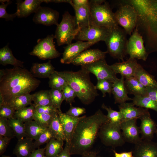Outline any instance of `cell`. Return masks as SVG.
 I'll return each instance as SVG.
<instances>
[{
  "instance_id": "1",
  "label": "cell",
  "mask_w": 157,
  "mask_h": 157,
  "mask_svg": "<svg viewBox=\"0 0 157 157\" xmlns=\"http://www.w3.org/2000/svg\"><path fill=\"white\" fill-rule=\"evenodd\" d=\"M41 81L30 71L19 67L0 70V106L14 97L30 93Z\"/></svg>"
},
{
  "instance_id": "2",
  "label": "cell",
  "mask_w": 157,
  "mask_h": 157,
  "mask_svg": "<svg viewBox=\"0 0 157 157\" xmlns=\"http://www.w3.org/2000/svg\"><path fill=\"white\" fill-rule=\"evenodd\" d=\"M109 121L100 109L93 115L83 117L78 122L70 143L71 155H81L90 151L101 126Z\"/></svg>"
},
{
  "instance_id": "3",
  "label": "cell",
  "mask_w": 157,
  "mask_h": 157,
  "mask_svg": "<svg viewBox=\"0 0 157 157\" xmlns=\"http://www.w3.org/2000/svg\"><path fill=\"white\" fill-rule=\"evenodd\" d=\"M65 78L67 84L75 91L77 97L83 104L88 105L99 95L95 86L92 82L89 72L81 68L80 70L58 72Z\"/></svg>"
},
{
  "instance_id": "4",
  "label": "cell",
  "mask_w": 157,
  "mask_h": 157,
  "mask_svg": "<svg viewBox=\"0 0 157 157\" xmlns=\"http://www.w3.org/2000/svg\"><path fill=\"white\" fill-rule=\"evenodd\" d=\"M91 25L111 28L118 25L109 4L105 0L89 1Z\"/></svg>"
},
{
  "instance_id": "5",
  "label": "cell",
  "mask_w": 157,
  "mask_h": 157,
  "mask_svg": "<svg viewBox=\"0 0 157 157\" xmlns=\"http://www.w3.org/2000/svg\"><path fill=\"white\" fill-rule=\"evenodd\" d=\"M125 30L119 25L110 28L104 41L107 47V53L113 58L124 61L127 55L128 40Z\"/></svg>"
},
{
  "instance_id": "6",
  "label": "cell",
  "mask_w": 157,
  "mask_h": 157,
  "mask_svg": "<svg viewBox=\"0 0 157 157\" xmlns=\"http://www.w3.org/2000/svg\"><path fill=\"white\" fill-rule=\"evenodd\" d=\"M80 29L78 27L75 16L65 11L62 16V20L57 26L54 35L58 46L68 45L75 39Z\"/></svg>"
},
{
  "instance_id": "7",
  "label": "cell",
  "mask_w": 157,
  "mask_h": 157,
  "mask_svg": "<svg viewBox=\"0 0 157 157\" xmlns=\"http://www.w3.org/2000/svg\"><path fill=\"white\" fill-rule=\"evenodd\" d=\"M120 124L108 121L101 126L98 136L104 145L115 148L125 144Z\"/></svg>"
},
{
  "instance_id": "8",
  "label": "cell",
  "mask_w": 157,
  "mask_h": 157,
  "mask_svg": "<svg viewBox=\"0 0 157 157\" xmlns=\"http://www.w3.org/2000/svg\"><path fill=\"white\" fill-rule=\"evenodd\" d=\"M114 15L118 24L131 35L138 23V15L136 9L132 6L124 3L119 6Z\"/></svg>"
},
{
  "instance_id": "9",
  "label": "cell",
  "mask_w": 157,
  "mask_h": 157,
  "mask_svg": "<svg viewBox=\"0 0 157 157\" xmlns=\"http://www.w3.org/2000/svg\"><path fill=\"white\" fill-rule=\"evenodd\" d=\"M53 34L48 35L43 39L38 40L37 44L29 54L38 57L42 60L51 59L60 56L61 54L57 50L54 42Z\"/></svg>"
},
{
  "instance_id": "10",
  "label": "cell",
  "mask_w": 157,
  "mask_h": 157,
  "mask_svg": "<svg viewBox=\"0 0 157 157\" xmlns=\"http://www.w3.org/2000/svg\"><path fill=\"white\" fill-rule=\"evenodd\" d=\"M126 53L130 58L146 61L148 53L144 45L142 36L140 33L137 26L128 40Z\"/></svg>"
},
{
  "instance_id": "11",
  "label": "cell",
  "mask_w": 157,
  "mask_h": 157,
  "mask_svg": "<svg viewBox=\"0 0 157 157\" xmlns=\"http://www.w3.org/2000/svg\"><path fill=\"white\" fill-rule=\"evenodd\" d=\"M81 68L95 75L97 81L105 79L114 83L118 79L117 74L111 69L110 65L107 64L105 59L82 66Z\"/></svg>"
},
{
  "instance_id": "12",
  "label": "cell",
  "mask_w": 157,
  "mask_h": 157,
  "mask_svg": "<svg viewBox=\"0 0 157 157\" xmlns=\"http://www.w3.org/2000/svg\"><path fill=\"white\" fill-rule=\"evenodd\" d=\"M110 28L91 25L81 28L75 39L78 41L96 43L100 41H105Z\"/></svg>"
},
{
  "instance_id": "13",
  "label": "cell",
  "mask_w": 157,
  "mask_h": 157,
  "mask_svg": "<svg viewBox=\"0 0 157 157\" xmlns=\"http://www.w3.org/2000/svg\"><path fill=\"white\" fill-rule=\"evenodd\" d=\"M59 16V13L57 10L41 6L35 13L33 20L37 24L46 26H57Z\"/></svg>"
},
{
  "instance_id": "14",
  "label": "cell",
  "mask_w": 157,
  "mask_h": 157,
  "mask_svg": "<svg viewBox=\"0 0 157 157\" xmlns=\"http://www.w3.org/2000/svg\"><path fill=\"white\" fill-rule=\"evenodd\" d=\"M96 43L78 41L71 43L64 47V51L60 62L63 64H70L72 60L78 55Z\"/></svg>"
},
{
  "instance_id": "15",
  "label": "cell",
  "mask_w": 157,
  "mask_h": 157,
  "mask_svg": "<svg viewBox=\"0 0 157 157\" xmlns=\"http://www.w3.org/2000/svg\"><path fill=\"white\" fill-rule=\"evenodd\" d=\"M107 53V51L103 52L98 49H86L75 58L71 64L81 66L88 65L105 59Z\"/></svg>"
},
{
  "instance_id": "16",
  "label": "cell",
  "mask_w": 157,
  "mask_h": 157,
  "mask_svg": "<svg viewBox=\"0 0 157 157\" xmlns=\"http://www.w3.org/2000/svg\"><path fill=\"white\" fill-rule=\"evenodd\" d=\"M136 120L133 119L124 121L120 124L125 142L135 144L142 140L140 136V128L137 125Z\"/></svg>"
},
{
  "instance_id": "17",
  "label": "cell",
  "mask_w": 157,
  "mask_h": 157,
  "mask_svg": "<svg viewBox=\"0 0 157 157\" xmlns=\"http://www.w3.org/2000/svg\"><path fill=\"white\" fill-rule=\"evenodd\" d=\"M133 157H157V142L142 140L135 144Z\"/></svg>"
},
{
  "instance_id": "18",
  "label": "cell",
  "mask_w": 157,
  "mask_h": 157,
  "mask_svg": "<svg viewBox=\"0 0 157 157\" xmlns=\"http://www.w3.org/2000/svg\"><path fill=\"white\" fill-rule=\"evenodd\" d=\"M57 113L62 125L66 142L70 144L76 127L80 120L83 117H73L58 110Z\"/></svg>"
},
{
  "instance_id": "19",
  "label": "cell",
  "mask_w": 157,
  "mask_h": 157,
  "mask_svg": "<svg viewBox=\"0 0 157 157\" xmlns=\"http://www.w3.org/2000/svg\"><path fill=\"white\" fill-rule=\"evenodd\" d=\"M138 64L136 59L129 58L125 61L115 63L110 67L116 74H120L126 79L134 76Z\"/></svg>"
},
{
  "instance_id": "20",
  "label": "cell",
  "mask_w": 157,
  "mask_h": 157,
  "mask_svg": "<svg viewBox=\"0 0 157 157\" xmlns=\"http://www.w3.org/2000/svg\"><path fill=\"white\" fill-rule=\"evenodd\" d=\"M140 130L142 140H152L157 129V125L148 112L141 116Z\"/></svg>"
},
{
  "instance_id": "21",
  "label": "cell",
  "mask_w": 157,
  "mask_h": 157,
  "mask_svg": "<svg viewBox=\"0 0 157 157\" xmlns=\"http://www.w3.org/2000/svg\"><path fill=\"white\" fill-rule=\"evenodd\" d=\"M45 0H17V10L15 13L18 18L26 17L35 13Z\"/></svg>"
},
{
  "instance_id": "22",
  "label": "cell",
  "mask_w": 157,
  "mask_h": 157,
  "mask_svg": "<svg viewBox=\"0 0 157 157\" xmlns=\"http://www.w3.org/2000/svg\"><path fill=\"white\" fill-rule=\"evenodd\" d=\"M135 106L132 102H126L118 105L119 111L122 116L123 121L139 119L141 116L149 112L148 109Z\"/></svg>"
},
{
  "instance_id": "23",
  "label": "cell",
  "mask_w": 157,
  "mask_h": 157,
  "mask_svg": "<svg viewBox=\"0 0 157 157\" xmlns=\"http://www.w3.org/2000/svg\"><path fill=\"white\" fill-rule=\"evenodd\" d=\"M124 78L122 76L118 78L113 83L112 90L115 100V104H119L132 100L129 97L128 93L125 86Z\"/></svg>"
},
{
  "instance_id": "24",
  "label": "cell",
  "mask_w": 157,
  "mask_h": 157,
  "mask_svg": "<svg viewBox=\"0 0 157 157\" xmlns=\"http://www.w3.org/2000/svg\"><path fill=\"white\" fill-rule=\"evenodd\" d=\"M35 149L33 140L25 138L18 140L13 151V153L17 157H29Z\"/></svg>"
},
{
  "instance_id": "25",
  "label": "cell",
  "mask_w": 157,
  "mask_h": 157,
  "mask_svg": "<svg viewBox=\"0 0 157 157\" xmlns=\"http://www.w3.org/2000/svg\"><path fill=\"white\" fill-rule=\"evenodd\" d=\"M78 27L81 28L91 25V13L89 4L83 6L73 7Z\"/></svg>"
},
{
  "instance_id": "26",
  "label": "cell",
  "mask_w": 157,
  "mask_h": 157,
  "mask_svg": "<svg viewBox=\"0 0 157 157\" xmlns=\"http://www.w3.org/2000/svg\"><path fill=\"white\" fill-rule=\"evenodd\" d=\"M55 71V68L51 60H49L47 62L44 63H33L30 72L35 77L49 78Z\"/></svg>"
},
{
  "instance_id": "27",
  "label": "cell",
  "mask_w": 157,
  "mask_h": 157,
  "mask_svg": "<svg viewBox=\"0 0 157 157\" xmlns=\"http://www.w3.org/2000/svg\"><path fill=\"white\" fill-rule=\"evenodd\" d=\"M133 77L146 87L157 88V82L154 77L145 70L139 63Z\"/></svg>"
},
{
  "instance_id": "28",
  "label": "cell",
  "mask_w": 157,
  "mask_h": 157,
  "mask_svg": "<svg viewBox=\"0 0 157 157\" xmlns=\"http://www.w3.org/2000/svg\"><path fill=\"white\" fill-rule=\"evenodd\" d=\"M24 62L16 59L12 51L7 45L0 49V64L3 65H11L14 67L23 68Z\"/></svg>"
},
{
  "instance_id": "29",
  "label": "cell",
  "mask_w": 157,
  "mask_h": 157,
  "mask_svg": "<svg viewBox=\"0 0 157 157\" xmlns=\"http://www.w3.org/2000/svg\"><path fill=\"white\" fill-rule=\"evenodd\" d=\"M124 83L128 94L134 96L146 95V87L134 77L126 78Z\"/></svg>"
},
{
  "instance_id": "30",
  "label": "cell",
  "mask_w": 157,
  "mask_h": 157,
  "mask_svg": "<svg viewBox=\"0 0 157 157\" xmlns=\"http://www.w3.org/2000/svg\"><path fill=\"white\" fill-rule=\"evenodd\" d=\"M32 101L33 95L27 93L16 96L4 104L9 105L16 110L31 105Z\"/></svg>"
},
{
  "instance_id": "31",
  "label": "cell",
  "mask_w": 157,
  "mask_h": 157,
  "mask_svg": "<svg viewBox=\"0 0 157 157\" xmlns=\"http://www.w3.org/2000/svg\"><path fill=\"white\" fill-rule=\"evenodd\" d=\"M24 124L26 138L35 140L47 129L40 126L34 120L25 122Z\"/></svg>"
},
{
  "instance_id": "32",
  "label": "cell",
  "mask_w": 157,
  "mask_h": 157,
  "mask_svg": "<svg viewBox=\"0 0 157 157\" xmlns=\"http://www.w3.org/2000/svg\"><path fill=\"white\" fill-rule=\"evenodd\" d=\"M64 141L56 139L50 140L45 147L46 157H55L63 150Z\"/></svg>"
},
{
  "instance_id": "33",
  "label": "cell",
  "mask_w": 157,
  "mask_h": 157,
  "mask_svg": "<svg viewBox=\"0 0 157 157\" xmlns=\"http://www.w3.org/2000/svg\"><path fill=\"white\" fill-rule=\"evenodd\" d=\"M32 95L35 106H53L49 90H40Z\"/></svg>"
},
{
  "instance_id": "34",
  "label": "cell",
  "mask_w": 157,
  "mask_h": 157,
  "mask_svg": "<svg viewBox=\"0 0 157 157\" xmlns=\"http://www.w3.org/2000/svg\"><path fill=\"white\" fill-rule=\"evenodd\" d=\"M35 112V106L32 104L29 107L16 110L13 117L19 119L24 123L29 122L33 120Z\"/></svg>"
},
{
  "instance_id": "35",
  "label": "cell",
  "mask_w": 157,
  "mask_h": 157,
  "mask_svg": "<svg viewBox=\"0 0 157 157\" xmlns=\"http://www.w3.org/2000/svg\"><path fill=\"white\" fill-rule=\"evenodd\" d=\"M132 100V103L137 106L151 109L157 112V103L147 96H135Z\"/></svg>"
},
{
  "instance_id": "36",
  "label": "cell",
  "mask_w": 157,
  "mask_h": 157,
  "mask_svg": "<svg viewBox=\"0 0 157 157\" xmlns=\"http://www.w3.org/2000/svg\"><path fill=\"white\" fill-rule=\"evenodd\" d=\"M49 78V86L51 89L62 91L63 88L68 85L65 77L60 74L58 72L55 71Z\"/></svg>"
},
{
  "instance_id": "37",
  "label": "cell",
  "mask_w": 157,
  "mask_h": 157,
  "mask_svg": "<svg viewBox=\"0 0 157 157\" xmlns=\"http://www.w3.org/2000/svg\"><path fill=\"white\" fill-rule=\"evenodd\" d=\"M49 128L53 133L56 139L65 140L63 126L57 112L55 113L53 115Z\"/></svg>"
},
{
  "instance_id": "38",
  "label": "cell",
  "mask_w": 157,
  "mask_h": 157,
  "mask_svg": "<svg viewBox=\"0 0 157 157\" xmlns=\"http://www.w3.org/2000/svg\"><path fill=\"white\" fill-rule=\"evenodd\" d=\"M8 121L18 140L26 138L24 123L19 119L13 117L8 119Z\"/></svg>"
},
{
  "instance_id": "39",
  "label": "cell",
  "mask_w": 157,
  "mask_h": 157,
  "mask_svg": "<svg viewBox=\"0 0 157 157\" xmlns=\"http://www.w3.org/2000/svg\"><path fill=\"white\" fill-rule=\"evenodd\" d=\"M101 107L107 111L108 114L106 116L109 122L120 124L123 121L122 116L119 111L114 110L110 107H108L104 103L102 105Z\"/></svg>"
},
{
  "instance_id": "40",
  "label": "cell",
  "mask_w": 157,
  "mask_h": 157,
  "mask_svg": "<svg viewBox=\"0 0 157 157\" xmlns=\"http://www.w3.org/2000/svg\"><path fill=\"white\" fill-rule=\"evenodd\" d=\"M0 136L11 139L15 137L14 131L7 119L0 118Z\"/></svg>"
},
{
  "instance_id": "41",
  "label": "cell",
  "mask_w": 157,
  "mask_h": 157,
  "mask_svg": "<svg viewBox=\"0 0 157 157\" xmlns=\"http://www.w3.org/2000/svg\"><path fill=\"white\" fill-rule=\"evenodd\" d=\"M54 139L56 138L53 133L49 128H47L37 140L34 142V148H38L41 145L47 144L51 140Z\"/></svg>"
},
{
  "instance_id": "42",
  "label": "cell",
  "mask_w": 157,
  "mask_h": 157,
  "mask_svg": "<svg viewBox=\"0 0 157 157\" xmlns=\"http://www.w3.org/2000/svg\"><path fill=\"white\" fill-rule=\"evenodd\" d=\"M53 115L40 114L35 112L33 120L42 127L47 129L50 127Z\"/></svg>"
},
{
  "instance_id": "43",
  "label": "cell",
  "mask_w": 157,
  "mask_h": 157,
  "mask_svg": "<svg viewBox=\"0 0 157 157\" xmlns=\"http://www.w3.org/2000/svg\"><path fill=\"white\" fill-rule=\"evenodd\" d=\"M49 91L53 106L59 111H61V105L63 101L64 100L62 91L54 89H51Z\"/></svg>"
},
{
  "instance_id": "44",
  "label": "cell",
  "mask_w": 157,
  "mask_h": 157,
  "mask_svg": "<svg viewBox=\"0 0 157 157\" xmlns=\"http://www.w3.org/2000/svg\"><path fill=\"white\" fill-rule=\"evenodd\" d=\"M113 83L106 80H98L95 86L97 90H100L102 94L103 97L106 96V93L109 95L112 93Z\"/></svg>"
},
{
  "instance_id": "45",
  "label": "cell",
  "mask_w": 157,
  "mask_h": 157,
  "mask_svg": "<svg viewBox=\"0 0 157 157\" xmlns=\"http://www.w3.org/2000/svg\"><path fill=\"white\" fill-rule=\"evenodd\" d=\"M1 4L0 5V18H4L6 21H13L17 17L15 13L10 14L6 10L7 6L11 3V1L9 0H0Z\"/></svg>"
},
{
  "instance_id": "46",
  "label": "cell",
  "mask_w": 157,
  "mask_h": 157,
  "mask_svg": "<svg viewBox=\"0 0 157 157\" xmlns=\"http://www.w3.org/2000/svg\"><path fill=\"white\" fill-rule=\"evenodd\" d=\"M64 100L70 105L75 102V98L77 97L74 90L68 85L65 87L62 90Z\"/></svg>"
},
{
  "instance_id": "47",
  "label": "cell",
  "mask_w": 157,
  "mask_h": 157,
  "mask_svg": "<svg viewBox=\"0 0 157 157\" xmlns=\"http://www.w3.org/2000/svg\"><path fill=\"white\" fill-rule=\"evenodd\" d=\"M16 110L6 104L0 106V118L8 119L13 117Z\"/></svg>"
},
{
  "instance_id": "48",
  "label": "cell",
  "mask_w": 157,
  "mask_h": 157,
  "mask_svg": "<svg viewBox=\"0 0 157 157\" xmlns=\"http://www.w3.org/2000/svg\"><path fill=\"white\" fill-rule=\"evenodd\" d=\"M35 112L40 114L53 115L58 110L53 106H35Z\"/></svg>"
},
{
  "instance_id": "49",
  "label": "cell",
  "mask_w": 157,
  "mask_h": 157,
  "mask_svg": "<svg viewBox=\"0 0 157 157\" xmlns=\"http://www.w3.org/2000/svg\"><path fill=\"white\" fill-rule=\"evenodd\" d=\"M69 109L65 113L66 114L73 117H78L80 115L86 113L85 109L83 107L73 106L70 105Z\"/></svg>"
},
{
  "instance_id": "50",
  "label": "cell",
  "mask_w": 157,
  "mask_h": 157,
  "mask_svg": "<svg viewBox=\"0 0 157 157\" xmlns=\"http://www.w3.org/2000/svg\"><path fill=\"white\" fill-rule=\"evenodd\" d=\"M11 139L6 137L0 136V155L3 154L6 151Z\"/></svg>"
},
{
  "instance_id": "51",
  "label": "cell",
  "mask_w": 157,
  "mask_h": 157,
  "mask_svg": "<svg viewBox=\"0 0 157 157\" xmlns=\"http://www.w3.org/2000/svg\"><path fill=\"white\" fill-rule=\"evenodd\" d=\"M146 95L157 103V88L146 87Z\"/></svg>"
},
{
  "instance_id": "52",
  "label": "cell",
  "mask_w": 157,
  "mask_h": 157,
  "mask_svg": "<svg viewBox=\"0 0 157 157\" xmlns=\"http://www.w3.org/2000/svg\"><path fill=\"white\" fill-rule=\"evenodd\" d=\"M70 144L66 142L65 148L62 151L55 157H71Z\"/></svg>"
},
{
  "instance_id": "53",
  "label": "cell",
  "mask_w": 157,
  "mask_h": 157,
  "mask_svg": "<svg viewBox=\"0 0 157 157\" xmlns=\"http://www.w3.org/2000/svg\"><path fill=\"white\" fill-rule=\"evenodd\" d=\"M29 157H46L45 155V148H38L34 150L31 153Z\"/></svg>"
},
{
  "instance_id": "54",
  "label": "cell",
  "mask_w": 157,
  "mask_h": 157,
  "mask_svg": "<svg viewBox=\"0 0 157 157\" xmlns=\"http://www.w3.org/2000/svg\"><path fill=\"white\" fill-rule=\"evenodd\" d=\"M72 1V7H80L89 4V1L87 0H73Z\"/></svg>"
},
{
  "instance_id": "55",
  "label": "cell",
  "mask_w": 157,
  "mask_h": 157,
  "mask_svg": "<svg viewBox=\"0 0 157 157\" xmlns=\"http://www.w3.org/2000/svg\"><path fill=\"white\" fill-rule=\"evenodd\" d=\"M115 157H133V151L118 153L113 150Z\"/></svg>"
},
{
  "instance_id": "56",
  "label": "cell",
  "mask_w": 157,
  "mask_h": 157,
  "mask_svg": "<svg viewBox=\"0 0 157 157\" xmlns=\"http://www.w3.org/2000/svg\"><path fill=\"white\" fill-rule=\"evenodd\" d=\"M45 2L47 3L50 2H53L56 3H69L72 6L73 5L72 1L71 0H45Z\"/></svg>"
},
{
  "instance_id": "57",
  "label": "cell",
  "mask_w": 157,
  "mask_h": 157,
  "mask_svg": "<svg viewBox=\"0 0 157 157\" xmlns=\"http://www.w3.org/2000/svg\"><path fill=\"white\" fill-rule=\"evenodd\" d=\"M81 156L82 157H99L96 152L90 151L84 153Z\"/></svg>"
},
{
  "instance_id": "58",
  "label": "cell",
  "mask_w": 157,
  "mask_h": 157,
  "mask_svg": "<svg viewBox=\"0 0 157 157\" xmlns=\"http://www.w3.org/2000/svg\"><path fill=\"white\" fill-rule=\"evenodd\" d=\"M1 157H11L9 156H6V155H2Z\"/></svg>"
},
{
  "instance_id": "59",
  "label": "cell",
  "mask_w": 157,
  "mask_h": 157,
  "mask_svg": "<svg viewBox=\"0 0 157 157\" xmlns=\"http://www.w3.org/2000/svg\"><path fill=\"white\" fill-rule=\"evenodd\" d=\"M155 133L156 134L157 136V129L156 130Z\"/></svg>"
}]
</instances>
